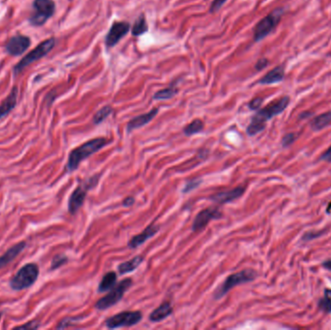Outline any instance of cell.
Here are the masks:
<instances>
[{"mask_svg": "<svg viewBox=\"0 0 331 330\" xmlns=\"http://www.w3.org/2000/svg\"><path fill=\"white\" fill-rule=\"evenodd\" d=\"M288 104H289V97L284 96L271 102L270 104L265 106L261 110H259L255 115H253L251 122L246 129L247 134L250 137H253L261 133V131L264 130L265 123L270 119H272L274 116L283 113L287 109Z\"/></svg>", "mask_w": 331, "mask_h": 330, "instance_id": "cell-1", "label": "cell"}, {"mask_svg": "<svg viewBox=\"0 0 331 330\" xmlns=\"http://www.w3.org/2000/svg\"><path fill=\"white\" fill-rule=\"evenodd\" d=\"M109 142L110 140L103 137L95 138V139H89L81 146L73 149L70 152L69 157H68L66 170L70 173L76 171L84 160L95 154L96 152H98L106 146H108Z\"/></svg>", "mask_w": 331, "mask_h": 330, "instance_id": "cell-2", "label": "cell"}, {"mask_svg": "<svg viewBox=\"0 0 331 330\" xmlns=\"http://www.w3.org/2000/svg\"><path fill=\"white\" fill-rule=\"evenodd\" d=\"M257 277H258L257 271L253 270H244L239 271V272L234 273V274L230 275L229 277H226V280L222 283V285L216 288L213 297L215 300H218V299L222 298L223 296H226L232 288L237 287L239 285H242V284L250 283Z\"/></svg>", "mask_w": 331, "mask_h": 330, "instance_id": "cell-3", "label": "cell"}, {"mask_svg": "<svg viewBox=\"0 0 331 330\" xmlns=\"http://www.w3.org/2000/svg\"><path fill=\"white\" fill-rule=\"evenodd\" d=\"M39 276V267L35 263H26L10 280V287L14 291H23L31 287Z\"/></svg>", "mask_w": 331, "mask_h": 330, "instance_id": "cell-4", "label": "cell"}, {"mask_svg": "<svg viewBox=\"0 0 331 330\" xmlns=\"http://www.w3.org/2000/svg\"><path fill=\"white\" fill-rule=\"evenodd\" d=\"M100 177H101V174H95L89 177L85 182L80 183L71 194L69 201H68V210L72 215L76 214L78 209L82 207L87 198V192L97 186Z\"/></svg>", "mask_w": 331, "mask_h": 330, "instance_id": "cell-5", "label": "cell"}, {"mask_svg": "<svg viewBox=\"0 0 331 330\" xmlns=\"http://www.w3.org/2000/svg\"><path fill=\"white\" fill-rule=\"evenodd\" d=\"M133 280L131 278L123 279L115 287L109 291V294L100 298L95 303L97 310L104 311L111 308L113 305L118 303L125 295V293L132 287Z\"/></svg>", "mask_w": 331, "mask_h": 330, "instance_id": "cell-6", "label": "cell"}, {"mask_svg": "<svg viewBox=\"0 0 331 330\" xmlns=\"http://www.w3.org/2000/svg\"><path fill=\"white\" fill-rule=\"evenodd\" d=\"M282 15L283 10L276 9L267 16L261 18L254 28V40L256 42H260L266 36H268L276 28V26H278Z\"/></svg>", "mask_w": 331, "mask_h": 330, "instance_id": "cell-7", "label": "cell"}, {"mask_svg": "<svg viewBox=\"0 0 331 330\" xmlns=\"http://www.w3.org/2000/svg\"><path fill=\"white\" fill-rule=\"evenodd\" d=\"M55 46V39L50 38L42 43L39 44L35 49H33L29 53H27L26 56L17 63L14 68V72L17 74L22 72L23 70L27 67L28 65L32 64L34 61L39 60L46 56L49 52L52 51Z\"/></svg>", "mask_w": 331, "mask_h": 330, "instance_id": "cell-8", "label": "cell"}, {"mask_svg": "<svg viewBox=\"0 0 331 330\" xmlns=\"http://www.w3.org/2000/svg\"><path fill=\"white\" fill-rule=\"evenodd\" d=\"M55 12V3L52 0H34L33 14L29 18L32 26H43Z\"/></svg>", "mask_w": 331, "mask_h": 330, "instance_id": "cell-9", "label": "cell"}, {"mask_svg": "<svg viewBox=\"0 0 331 330\" xmlns=\"http://www.w3.org/2000/svg\"><path fill=\"white\" fill-rule=\"evenodd\" d=\"M141 320L142 314L139 311H123L107 319L105 323L109 329H116L136 325Z\"/></svg>", "mask_w": 331, "mask_h": 330, "instance_id": "cell-10", "label": "cell"}, {"mask_svg": "<svg viewBox=\"0 0 331 330\" xmlns=\"http://www.w3.org/2000/svg\"><path fill=\"white\" fill-rule=\"evenodd\" d=\"M131 25L128 22H114L105 37L107 49H113L120 42L122 38L129 33Z\"/></svg>", "mask_w": 331, "mask_h": 330, "instance_id": "cell-11", "label": "cell"}, {"mask_svg": "<svg viewBox=\"0 0 331 330\" xmlns=\"http://www.w3.org/2000/svg\"><path fill=\"white\" fill-rule=\"evenodd\" d=\"M222 218V212L218 208H208L201 210L194 219L192 224V231L195 233L201 232L209 225L211 220H217Z\"/></svg>", "mask_w": 331, "mask_h": 330, "instance_id": "cell-12", "label": "cell"}, {"mask_svg": "<svg viewBox=\"0 0 331 330\" xmlns=\"http://www.w3.org/2000/svg\"><path fill=\"white\" fill-rule=\"evenodd\" d=\"M29 46L30 39L25 35L18 34L10 38V40L5 46V49L9 54L17 56L26 52Z\"/></svg>", "mask_w": 331, "mask_h": 330, "instance_id": "cell-13", "label": "cell"}, {"mask_svg": "<svg viewBox=\"0 0 331 330\" xmlns=\"http://www.w3.org/2000/svg\"><path fill=\"white\" fill-rule=\"evenodd\" d=\"M245 193L244 186H237L234 189L227 191L218 192L216 194L209 197V200L216 202L218 204H225L239 199Z\"/></svg>", "mask_w": 331, "mask_h": 330, "instance_id": "cell-14", "label": "cell"}, {"mask_svg": "<svg viewBox=\"0 0 331 330\" xmlns=\"http://www.w3.org/2000/svg\"><path fill=\"white\" fill-rule=\"evenodd\" d=\"M158 113H159V109L154 108L148 113L140 114V115L132 118L130 121L128 122L127 127H126L127 133H131L132 131L137 130V129H139V128L148 125L149 122L152 121L156 117Z\"/></svg>", "mask_w": 331, "mask_h": 330, "instance_id": "cell-15", "label": "cell"}, {"mask_svg": "<svg viewBox=\"0 0 331 330\" xmlns=\"http://www.w3.org/2000/svg\"><path fill=\"white\" fill-rule=\"evenodd\" d=\"M160 226H156L154 224H151L149 226H147L144 229V231L142 233H140L139 235L133 236L130 239V241L128 242V247L130 249H135L138 248L140 245L147 242L148 239H150L151 237H153L154 235H156L157 233L159 232Z\"/></svg>", "mask_w": 331, "mask_h": 330, "instance_id": "cell-16", "label": "cell"}, {"mask_svg": "<svg viewBox=\"0 0 331 330\" xmlns=\"http://www.w3.org/2000/svg\"><path fill=\"white\" fill-rule=\"evenodd\" d=\"M26 241H20L16 245L12 246L2 256H0V270L6 266L11 261H14L17 256L26 249Z\"/></svg>", "mask_w": 331, "mask_h": 330, "instance_id": "cell-17", "label": "cell"}, {"mask_svg": "<svg viewBox=\"0 0 331 330\" xmlns=\"http://www.w3.org/2000/svg\"><path fill=\"white\" fill-rule=\"evenodd\" d=\"M284 78H285V68H284V65H280L270 70L268 73H266L263 77H261V79L259 80V84L264 86L278 84L281 82Z\"/></svg>", "mask_w": 331, "mask_h": 330, "instance_id": "cell-18", "label": "cell"}, {"mask_svg": "<svg viewBox=\"0 0 331 330\" xmlns=\"http://www.w3.org/2000/svg\"><path fill=\"white\" fill-rule=\"evenodd\" d=\"M173 312H174V309L171 302L165 301L152 311V313L149 316V320L152 322H162L167 318H169Z\"/></svg>", "mask_w": 331, "mask_h": 330, "instance_id": "cell-19", "label": "cell"}, {"mask_svg": "<svg viewBox=\"0 0 331 330\" xmlns=\"http://www.w3.org/2000/svg\"><path fill=\"white\" fill-rule=\"evenodd\" d=\"M17 94L18 89L17 87H14L12 91L10 92L8 97L3 101V103L0 106V119L7 115L17 105Z\"/></svg>", "mask_w": 331, "mask_h": 330, "instance_id": "cell-20", "label": "cell"}, {"mask_svg": "<svg viewBox=\"0 0 331 330\" xmlns=\"http://www.w3.org/2000/svg\"><path fill=\"white\" fill-rule=\"evenodd\" d=\"M143 260H144L143 257L139 255V256H136V257L132 258L130 261L121 262L117 266V270H118L119 274L120 275H124V274H127V273H131V272L135 271L143 262Z\"/></svg>", "mask_w": 331, "mask_h": 330, "instance_id": "cell-21", "label": "cell"}, {"mask_svg": "<svg viewBox=\"0 0 331 330\" xmlns=\"http://www.w3.org/2000/svg\"><path fill=\"white\" fill-rule=\"evenodd\" d=\"M117 283V275L114 271L106 273L98 286V293H107L115 287Z\"/></svg>", "mask_w": 331, "mask_h": 330, "instance_id": "cell-22", "label": "cell"}, {"mask_svg": "<svg viewBox=\"0 0 331 330\" xmlns=\"http://www.w3.org/2000/svg\"><path fill=\"white\" fill-rule=\"evenodd\" d=\"M148 22L144 14H140L138 18L135 20V24L133 25V27L131 28V33L135 37H139L141 35L146 34L148 31Z\"/></svg>", "mask_w": 331, "mask_h": 330, "instance_id": "cell-23", "label": "cell"}, {"mask_svg": "<svg viewBox=\"0 0 331 330\" xmlns=\"http://www.w3.org/2000/svg\"><path fill=\"white\" fill-rule=\"evenodd\" d=\"M331 123V112L322 113L315 117L311 122V128L314 131L322 130Z\"/></svg>", "mask_w": 331, "mask_h": 330, "instance_id": "cell-24", "label": "cell"}, {"mask_svg": "<svg viewBox=\"0 0 331 330\" xmlns=\"http://www.w3.org/2000/svg\"><path fill=\"white\" fill-rule=\"evenodd\" d=\"M174 84L173 82L170 87L157 91L156 93L152 97V99L153 100H158V101H162V100H170V99L174 98V96L176 95L177 92H178V89H177V87Z\"/></svg>", "mask_w": 331, "mask_h": 330, "instance_id": "cell-25", "label": "cell"}, {"mask_svg": "<svg viewBox=\"0 0 331 330\" xmlns=\"http://www.w3.org/2000/svg\"><path fill=\"white\" fill-rule=\"evenodd\" d=\"M204 128V123L201 119H194L191 123L187 124L184 128H183V134L187 137H191L193 135L199 134L200 132H202Z\"/></svg>", "mask_w": 331, "mask_h": 330, "instance_id": "cell-26", "label": "cell"}, {"mask_svg": "<svg viewBox=\"0 0 331 330\" xmlns=\"http://www.w3.org/2000/svg\"><path fill=\"white\" fill-rule=\"evenodd\" d=\"M113 109L111 106H105L94 114L93 119H92L93 124H95V125L101 124L113 113Z\"/></svg>", "mask_w": 331, "mask_h": 330, "instance_id": "cell-27", "label": "cell"}, {"mask_svg": "<svg viewBox=\"0 0 331 330\" xmlns=\"http://www.w3.org/2000/svg\"><path fill=\"white\" fill-rule=\"evenodd\" d=\"M87 316H77V317H67L65 319H63L59 323L58 325L56 326L57 329H62V328H66V327H69V326H72V325H75L76 323L82 321L84 319H86Z\"/></svg>", "mask_w": 331, "mask_h": 330, "instance_id": "cell-28", "label": "cell"}, {"mask_svg": "<svg viewBox=\"0 0 331 330\" xmlns=\"http://www.w3.org/2000/svg\"><path fill=\"white\" fill-rule=\"evenodd\" d=\"M320 308L325 313H331V290H325L324 296L320 300Z\"/></svg>", "mask_w": 331, "mask_h": 330, "instance_id": "cell-29", "label": "cell"}, {"mask_svg": "<svg viewBox=\"0 0 331 330\" xmlns=\"http://www.w3.org/2000/svg\"><path fill=\"white\" fill-rule=\"evenodd\" d=\"M68 262V258L64 254H59L54 256L52 259V264H51V270H55L59 269L62 265L66 264Z\"/></svg>", "mask_w": 331, "mask_h": 330, "instance_id": "cell-30", "label": "cell"}, {"mask_svg": "<svg viewBox=\"0 0 331 330\" xmlns=\"http://www.w3.org/2000/svg\"><path fill=\"white\" fill-rule=\"evenodd\" d=\"M201 183V179L200 178H194L192 180H189L188 182L185 184L184 188L182 189V193L186 194L189 192L193 191L194 189H196L197 187H199Z\"/></svg>", "mask_w": 331, "mask_h": 330, "instance_id": "cell-31", "label": "cell"}, {"mask_svg": "<svg viewBox=\"0 0 331 330\" xmlns=\"http://www.w3.org/2000/svg\"><path fill=\"white\" fill-rule=\"evenodd\" d=\"M227 0H213L212 3L210 4L209 7V13L211 14H215L220 11V9L222 8Z\"/></svg>", "mask_w": 331, "mask_h": 330, "instance_id": "cell-32", "label": "cell"}, {"mask_svg": "<svg viewBox=\"0 0 331 330\" xmlns=\"http://www.w3.org/2000/svg\"><path fill=\"white\" fill-rule=\"evenodd\" d=\"M262 102H263V99L262 98H261V97H256V98H254L253 100L250 101L248 107L252 111H257V110H260Z\"/></svg>", "mask_w": 331, "mask_h": 330, "instance_id": "cell-33", "label": "cell"}, {"mask_svg": "<svg viewBox=\"0 0 331 330\" xmlns=\"http://www.w3.org/2000/svg\"><path fill=\"white\" fill-rule=\"evenodd\" d=\"M295 139H296L295 134H287L282 139V145H283V147H288L289 145H292L295 141Z\"/></svg>", "mask_w": 331, "mask_h": 330, "instance_id": "cell-34", "label": "cell"}, {"mask_svg": "<svg viewBox=\"0 0 331 330\" xmlns=\"http://www.w3.org/2000/svg\"><path fill=\"white\" fill-rule=\"evenodd\" d=\"M39 322L38 321H31V322H27L26 324H24V325H20V326H17L16 328H20V329H28V328H31V329H36L39 327Z\"/></svg>", "mask_w": 331, "mask_h": 330, "instance_id": "cell-35", "label": "cell"}, {"mask_svg": "<svg viewBox=\"0 0 331 330\" xmlns=\"http://www.w3.org/2000/svg\"><path fill=\"white\" fill-rule=\"evenodd\" d=\"M267 65H268V60L266 58H261L260 60H258V62L256 63L255 68L258 71H261V70L264 69Z\"/></svg>", "mask_w": 331, "mask_h": 330, "instance_id": "cell-36", "label": "cell"}, {"mask_svg": "<svg viewBox=\"0 0 331 330\" xmlns=\"http://www.w3.org/2000/svg\"><path fill=\"white\" fill-rule=\"evenodd\" d=\"M135 203V198L133 197H127L122 201V205L125 208H130Z\"/></svg>", "mask_w": 331, "mask_h": 330, "instance_id": "cell-37", "label": "cell"}, {"mask_svg": "<svg viewBox=\"0 0 331 330\" xmlns=\"http://www.w3.org/2000/svg\"><path fill=\"white\" fill-rule=\"evenodd\" d=\"M321 159H322V161L331 163V147L326 151L323 152V154L321 157Z\"/></svg>", "mask_w": 331, "mask_h": 330, "instance_id": "cell-38", "label": "cell"}, {"mask_svg": "<svg viewBox=\"0 0 331 330\" xmlns=\"http://www.w3.org/2000/svg\"><path fill=\"white\" fill-rule=\"evenodd\" d=\"M323 265L326 267V269H328V270H331V261H326V262H324L323 263Z\"/></svg>", "mask_w": 331, "mask_h": 330, "instance_id": "cell-39", "label": "cell"}]
</instances>
